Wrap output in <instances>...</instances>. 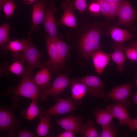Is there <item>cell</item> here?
<instances>
[{"label": "cell", "instance_id": "6da1fadb", "mask_svg": "<svg viewBox=\"0 0 137 137\" xmlns=\"http://www.w3.org/2000/svg\"><path fill=\"white\" fill-rule=\"evenodd\" d=\"M33 72L26 69L25 72L21 77V81L16 87H11L1 94L4 96L10 94H13L11 99L15 102L23 96L31 99L32 100L38 101L40 92L42 89L37 85L33 81L31 77Z\"/></svg>", "mask_w": 137, "mask_h": 137}, {"label": "cell", "instance_id": "7a4b0ae2", "mask_svg": "<svg viewBox=\"0 0 137 137\" xmlns=\"http://www.w3.org/2000/svg\"><path fill=\"white\" fill-rule=\"evenodd\" d=\"M102 33L99 28L94 27L88 30L83 35L80 41L79 47L84 57L90 58L94 53L100 50V41Z\"/></svg>", "mask_w": 137, "mask_h": 137}, {"label": "cell", "instance_id": "3957f363", "mask_svg": "<svg viewBox=\"0 0 137 137\" xmlns=\"http://www.w3.org/2000/svg\"><path fill=\"white\" fill-rule=\"evenodd\" d=\"M28 46L23 53L19 54L14 58L26 62L27 66L26 69L33 72L36 68H42L44 64L41 61V57L43 53L39 51L33 44L31 39V31L27 32Z\"/></svg>", "mask_w": 137, "mask_h": 137}, {"label": "cell", "instance_id": "277c9868", "mask_svg": "<svg viewBox=\"0 0 137 137\" xmlns=\"http://www.w3.org/2000/svg\"><path fill=\"white\" fill-rule=\"evenodd\" d=\"M18 107V104L15 103L11 106L0 107V131H6L9 137H14L16 128L20 126L21 121L13 113Z\"/></svg>", "mask_w": 137, "mask_h": 137}, {"label": "cell", "instance_id": "5b68a950", "mask_svg": "<svg viewBox=\"0 0 137 137\" xmlns=\"http://www.w3.org/2000/svg\"><path fill=\"white\" fill-rule=\"evenodd\" d=\"M70 83V81L66 74L58 75L49 88L44 89L40 92L39 99L40 100L44 101L49 96L57 98L68 86Z\"/></svg>", "mask_w": 137, "mask_h": 137}, {"label": "cell", "instance_id": "8992f818", "mask_svg": "<svg viewBox=\"0 0 137 137\" xmlns=\"http://www.w3.org/2000/svg\"><path fill=\"white\" fill-rule=\"evenodd\" d=\"M133 87L132 84L125 83L114 87L110 91L108 92L105 101L111 99L116 101L117 103L124 106L126 108L130 105L128 98L131 94Z\"/></svg>", "mask_w": 137, "mask_h": 137}, {"label": "cell", "instance_id": "52a82bcc", "mask_svg": "<svg viewBox=\"0 0 137 137\" xmlns=\"http://www.w3.org/2000/svg\"><path fill=\"white\" fill-rule=\"evenodd\" d=\"M75 79L86 85L88 92L93 97L100 99L104 97L105 84L97 76H87L80 79Z\"/></svg>", "mask_w": 137, "mask_h": 137}, {"label": "cell", "instance_id": "ba28073f", "mask_svg": "<svg viewBox=\"0 0 137 137\" xmlns=\"http://www.w3.org/2000/svg\"><path fill=\"white\" fill-rule=\"evenodd\" d=\"M56 9L52 1L47 5L45 10L44 18L42 23L45 31L51 38L61 39L60 35L57 32V24L55 17Z\"/></svg>", "mask_w": 137, "mask_h": 137}, {"label": "cell", "instance_id": "9c48e42d", "mask_svg": "<svg viewBox=\"0 0 137 137\" xmlns=\"http://www.w3.org/2000/svg\"><path fill=\"white\" fill-rule=\"evenodd\" d=\"M57 99V101L54 105L47 110L41 111L40 114L50 116L78 110L76 105L73 103L71 99L68 98L63 99L59 97Z\"/></svg>", "mask_w": 137, "mask_h": 137}, {"label": "cell", "instance_id": "30bf717a", "mask_svg": "<svg viewBox=\"0 0 137 137\" xmlns=\"http://www.w3.org/2000/svg\"><path fill=\"white\" fill-rule=\"evenodd\" d=\"M52 0H36L32 5L31 14L32 25L31 31L35 32L39 29V25L42 23L46 6Z\"/></svg>", "mask_w": 137, "mask_h": 137}, {"label": "cell", "instance_id": "8fae6325", "mask_svg": "<svg viewBox=\"0 0 137 137\" xmlns=\"http://www.w3.org/2000/svg\"><path fill=\"white\" fill-rule=\"evenodd\" d=\"M117 16L118 20L115 26H129L137 18V11L132 7L129 2L125 0L121 5Z\"/></svg>", "mask_w": 137, "mask_h": 137}, {"label": "cell", "instance_id": "7c38bea8", "mask_svg": "<svg viewBox=\"0 0 137 137\" xmlns=\"http://www.w3.org/2000/svg\"><path fill=\"white\" fill-rule=\"evenodd\" d=\"M57 124L65 130L71 131L74 134H81L83 124L80 115L75 116L72 114L66 117L58 119Z\"/></svg>", "mask_w": 137, "mask_h": 137}, {"label": "cell", "instance_id": "4fadbf2b", "mask_svg": "<svg viewBox=\"0 0 137 137\" xmlns=\"http://www.w3.org/2000/svg\"><path fill=\"white\" fill-rule=\"evenodd\" d=\"M61 8L63 11V13L59 22V24L76 28L77 25L74 13L75 8L71 0H66L62 3Z\"/></svg>", "mask_w": 137, "mask_h": 137}, {"label": "cell", "instance_id": "5bb4252c", "mask_svg": "<svg viewBox=\"0 0 137 137\" xmlns=\"http://www.w3.org/2000/svg\"><path fill=\"white\" fill-rule=\"evenodd\" d=\"M47 52L49 59L47 61L44 66L53 70L60 68L58 52L56 45L53 39L48 36H45Z\"/></svg>", "mask_w": 137, "mask_h": 137}, {"label": "cell", "instance_id": "9a60e30c", "mask_svg": "<svg viewBox=\"0 0 137 137\" xmlns=\"http://www.w3.org/2000/svg\"><path fill=\"white\" fill-rule=\"evenodd\" d=\"M70 83H71V99L76 105H80L87 91V86L84 83L76 80L75 78L72 79Z\"/></svg>", "mask_w": 137, "mask_h": 137}, {"label": "cell", "instance_id": "2e32d148", "mask_svg": "<svg viewBox=\"0 0 137 137\" xmlns=\"http://www.w3.org/2000/svg\"><path fill=\"white\" fill-rule=\"evenodd\" d=\"M106 108L110 111L114 117L118 119L120 124L129 126L132 118L129 115L126 107L117 103L109 105Z\"/></svg>", "mask_w": 137, "mask_h": 137}, {"label": "cell", "instance_id": "e0dca14e", "mask_svg": "<svg viewBox=\"0 0 137 137\" xmlns=\"http://www.w3.org/2000/svg\"><path fill=\"white\" fill-rule=\"evenodd\" d=\"M114 51L110 53L111 59L117 65V70L119 73H123L124 71V64L126 56L123 53L125 46L123 43H114L113 45Z\"/></svg>", "mask_w": 137, "mask_h": 137}, {"label": "cell", "instance_id": "ac0fdd59", "mask_svg": "<svg viewBox=\"0 0 137 137\" xmlns=\"http://www.w3.org/2000/svg\"><path fill=\"white\" fill-rule=\"evenodd\" d=\"M91 57L96 71L100 75L109 63L111 59L110 53H105L100 50L94 53Z\"/></svg>", "mask_w": 137, "mask_h": 137}, {"label": "cell", "instance_id": "d6986e66", "mask_svg": "<svg viewBox=\"0 0 137 137\" xmlns=\"http://www.w3.org/2000/svg\"><path fill=\"white\" fill-rule=\"evenodd\" d=\"M32 79L34 82L42 90L49 88L51 86L50 74L49 69L46 67L41 68Z\"/></svg>", "mask_w": 137, "mask_h": 137}, {"label": "cell", "instance_id": "ffe728a7", "mask_svg": "<svg viewBox=\"0 0 137 137\" xmlns=\"http://www.w3.org/2000/svg\"><path fill=\"white\" fill-rule=\"evenodd\" d=\"M28 45L29 41L28 39L10 40L6 46L5 49L6 51L8 50L12 52L11 56L14 58L19 53L26 50L28 46Z\"/></svg>", "mask_w": 137, "mask_h": 137}, {"label": "cell", "instance_id": "44dd1931", "mask_svg": "<svg viewBox=\"0 0 137 137\" xmlns=\"http://www.w3.org/2000/svg\"><path fill=\"white\" fill-rule=\"evenodd\" d=\"M110 34L114 43H123L133 37V35L127 31L116 27L111 28Z\"/></svg>", "mask_w": 137, "mask_h": 137}, {"label": "cell", "instance_id": "7402d4cb", "mask_svg": "<svg viewBox=\"0 0 137 137\" xmlns=\"http://www.w3.org/2000/svg\"><path fill=\"white\" fill-rule=\"evenodd\" d=\"M94 115L96 123L102 127L109 124L114 117L110 111L106 108L97 109L94 112Z\"/></svg>", "mask_w": 137, "mask_h": 137}, {"label": "cell", "instance_id": "603a6c76", "mask_svg": "<svg viewBox=\"0 0 137 137\" xmlns=\"http://www.w3.org/2000/svg\"><path fill=\"white\" fill-rule=\"evenodd\" d=\"M52 38L57 47L60 68L64 64L67 55L72 47L61 39L55 38Z\"/></svg>", "mask_w": 137, "mask_h": 137}, {"label": "cell", "instance_id": "cb8c5ba5", "mask_svg": "<svg viewBox=\"0 0 137 137\" xmlns=\"http://www.w3.org/2000/svg\"><path fill=\"white\" fill-rule=\"evenodd\" d=\"M49 116L43 114H40L39 118L40 120L37 127L36 134L39 136H46L48 134L50 124Z\"/></svg>", "mask_w": 137, "mask_h": 137}, {"label": "cell", "instance_id": "d4e9b609", "mask_svg": "<svg viewBox=\"0 0 137 137\" xmlns=\"http://www.w3.org/2000/svg\"><path fill=\"white\" fill-rule=\"evenodd\" d=\"M10 29V26L7 23L3 24L0 26V47L1 55L6 51V46L10 40L9 37Z\"/></svg>", "mask_w": 137, "mask_h": 137}, {"label": "cell", "instance_id": "484cf974", "mask_svg": "<svg viewBox=\"0 0 137 137\" xmlns=\"http://www.w3.org/2000/svg\"><path fill=\"white\" fill-rule=\"evenodd\" d=\"M38 101L32 100L29 106L26 110L23 111L21 116L28 121L35 118L40 113L38 107Z\"/></svg>", "mask_w": 137, "mask_h": 137}, {"label": "cell", "instance_id": "4316f807", "mask_svg": "<svg viewBox=\"0 0 137 137\" xmlns=\"http://www.w3.org/2000/svg\"><path fill=\"white\" fill-rule=\"evenodd\" d=\"M85 137H97L98 134L95 127L94 125L93 122L90 119L83 124L81 134Z\"/></svg>", "mask_w": 137, "mask_h": 137}, {"label": "cell", "instance_id": "83f0119b", "mask_svg": "<svg viewBox=\"0 0 137 137\" xmlns=\"http://www.w3.org/2000/svg\"><path fill=\"white\" fill-rule=\"evenodd\" d=\"M23 62L20 60L15 59L14 62L8 67V71L18 77H21L25 71Z\"/></svg>", "mask_w": 137, "mask_h": 137}, {"label": "cell", "instance_id": "f1b7e54d", "mask_svg": "<svg viewBox=\"0 0 137 137\" xmlns=\"http://www.w3.org/2000/svg\"><path fill=\"white\" fill-rule=\"evenodd\" d=\"M102 127V131L99 135L100 137H114L116 136L117 128L111 121Z\"/></svg>", "mask_w": 137, "mask_h": 137}, {"label": "cell", "instance_id": "f546056e", "mask_svg": "<svg viewBox=\"0 0 137 137\" xmlns=\"http://www.w3.org/2000/svg\"><path fill=\"white\" fill-rule=\"evenodd\" d=\"M16 7L14 0H3L2 9L7 18L12 15Z\"/></svg>", "mask_w": 137, "mask_h": 137}, {"label": "cell", "instance_id": "4dcf8cb0", "mask_svg": "<svg viewBox=\"0 0 137 137\" xmlns=\"http://www.w3.org/2000/svg\"><path fill=\"white\" fill-rule=\"evenodd\" d=\"M126 58L132 62H137V49L131 47H127L124 49Z\"/></svg>", "mask_w": 137, "mask_h": 137}, {"label": "cell", "instance_id": "1f68e13d", "mask_svg": "<svg viewBox=\"0 0 137 137\" xmlns=\"http://www.w3.org/2000/svg\"><path fill=\"white\" fill-rule=\"evenodd\" d=\"M110 10L109 17L114 19L117 16L121 4H119L113 1L109 2Z\"/></svg>", "mask_w": 137, "mask_h": 137}, {"label": "cell", "instance_id": "d6a6232c", "mask_svg": "<svg viewBox=\"0 0 137 137\" xmlns=\"http://www.w3.org/2000/svg\"><path fill=\"white\" fill-rule=\"evenodd\" d=\"M92 0L98 3L101 9L100 13L101 14L108 16L110 10L109 3L106 0Z\"/></svg>", "mask_w": 137, "mask_h": 137}, {"label": "cell", "instance_id": "836d02e7", "mask_svg": "<svg viewBox=\"0 0 137 137\" xmlns=\"http://www.w3.org/2000/svg\"><path fill=\"white\" fill-rule=\"evenodd\" d=\"M72 3L75 8L78 10L81 14H82L87 7L86 0H74Z\"/></svg>", "mask_w": 137, "mask_h": 137}, {"label": "cell", "instance_id": "e575fe53", "mask_svg": "<svg viewBox=\"0 0 137 137\" xmlns=\"http://www.w3.org/2000/svg\"><path fill=\"white\" fill-rule=\"evenodd\" d=\"M88 10L91 13L94 15H97L100 13V7L99 4L95 2H94L90 5Z\"/></svg>", "mask_w": 137, "mask_h": 137}, {"label": "cell", "instance_id": "d590c367", "mask_svg": "<svg viewBox=\"0 0 137 137\" xmlns=\"http://www.w3.org/2000/svg\"><path fill=\"white\" fill-rule=\"evenodd\" d=\"M18 137H34L35 134L26 130H17Z\"/></svg>", "mask_w": 137, "mask_h": 137}, {"label": "cell", "instance_id": "8d00e7d4", "mask_svg": "<svg viewBox=\"0 0 137 137\" xmlns=\"http://www.w3.org/2000/svg\"><path fill=\"white\" fill-rule=\"evenodd\" d=\"M130 128V130L133 131L135 130H137V118L132 119L130 123L128 126Z\"/></svg>", "mask_w": 137, "mask_h": 137}, {"label": "cell", "instance_id": "74e56055", "mask_svg": "<svg viewBox=\"0 0 137 137\" xmlns=\"http://www.w3.org/2000/svg\"><path fill=\"white\" fill-rule=\"evenodd\" d=\"M74 133L68 130H65L62 133H60L57 136L58 137H74Z\"/></svg>", "mask_w": 137, "mask_h": 137}, {"label": "cell", "instance_id": "f35d334b", "mask_svg": "<svg viewBox=\"0 0 137 137\" xmlns=\"http://www.w3.org/2000/svg\"><path fill=\"white\" fill-rule=\"evenodd\" d=\"M36 0H23V3L28 5H32Z\"/></svg>", "mask_w": 137, "mask_h": 137}, {"label": "cell", "instance_id": "ab89813d", "mask_svg": "<svg viewBox=\"0 0 137 137\" xmlns=\"http://www.w3.org/2000/svg\"><path fill=\"white\" fill-rule=\"evenodd\" d=\"M132 99L133 103L137 105V92L133 95Z\"/></svg>", "mask_w": 137, "mask_h": 137}, {"label": "cell", "instance_id": "60d3db41", "mask_svg": "<svg viewBox=\"0 0 137 137\" xmlns=\"http://www.w3.org/2000/svg\"><path fill=\"white\" fill-rule=\"evenodd\" d=\"M131 47H133L137 49V41L135 42H132L130 45Z\"/></svg>", "mask_w": 137, "mask_h": 137}, {"label": "cell", "instance_id": "b9f144b4", "mask_svg": "<svg viewBox=\"0 0 137 137\" xmlns=\"http://www.w3.org/2000/svg\"><path fill=\"white\" fill-rule=\"evenodd\" d=\"M3 4V0H0V10L2 11V7Z\"/></svg>", "mask_w": 137, "mask_h": 137}, {"label": "cell", "instance_id": "7bdbcfd3", "mask_svg": "<svg viewBox=\"0 0 137 137\" xmlns=\"http://www.w3.org/2000/svg\"><path fill=\"white\" fill-rule=\"evenodd\" d=\"M106 1L109 3L112 1L113 0H106Z\"/></svg>", "mask_w": 137, "mask_h": 137}, {"label": "cell", "instance_id": "ee69618b", "mask_svg": "<svg viewBox=\"0 0 137 137\" xmlns=\"http://www.w3.org/2000/svg\"><path fill=\"white\" fill-rule=\"evenodd\" d=\"M136 84L137 85V79L136 80Z\"/></svg>", "mask_w": 137, "mask_h": 137}]
</instances>
